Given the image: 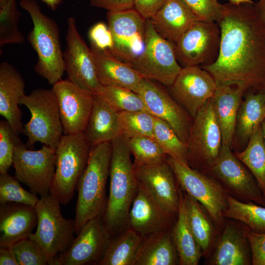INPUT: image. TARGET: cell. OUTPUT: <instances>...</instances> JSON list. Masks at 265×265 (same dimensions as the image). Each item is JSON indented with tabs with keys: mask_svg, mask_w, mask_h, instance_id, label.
<instances>
[{
	"mask_svg": "<svg viewBox=\"0 0 265 265\" xmlns=\"http://www.w3.org/2000/svg\"><path fill=\"white\" fill-rule=\"evenodd\" d=\"M254 4H222L217 22L221 35L217 58L201 67L217 86L237 85L244 94L265 90V25Z\"/></svg>",
	"mask_w": 265,
	"mask_h": 265,
	"instance_id": "cell-1",
	"label": "cell"
},
{
	"mask_svg": "<svg viewBox=\"0 0 265 265\" xmlns=\"http://www.w3.org/2000/svg\"><path fill=\"white\" fill-rule=\"evenodd\" d=\"M111 143L109 194L103 219L112 234L128 228L129 212L138 182L126 139L120 135Z\"/></svg>",
	"mask_w": 265,
	"mask_h": 265,
	"instance_id": "cell-2",
	"label": "cell"
},
{
	"mask_svg": "<svg viewBox=\"0 0 265 265\" xmlns=\"http://www.w3.org/2000/svg\"><path fill=\"white\" fill-rule=\"evenodd\" d=\"M111 142L91 147L87 165L76 187L78 192L75 211V234L89 220L105 212L106 189L109 175Z\"/></svg>",
	"mask_w": 265,
	"mask_h": 265,
	"instance_id": "cell-3",
	"label": "cell"
},
{
	"mask_svg": "<svg viewBox=\"0 0 265 265\" xmlns=\"http://www.w3.org/2000/svg\"><path fill=\"white\" fill-rule=\"evenodd\" d=\"M19 4L29 14L33 23L27 39L37 55L34 70L53 85L61 80L65 72L58 25L41 11L35 0H20Z\"/></svg>",
	"mask_w": 265,
	"mask_h": 265,
	"instance_id": "cell-4",
	"label": "cell"
},
{
	"mask_svg": "<svg viewBox=\"0 0 265 265\" xmlns=\"http://www.w3.org/2000/svg\"><path fill=\"white\" fill-rule=\"evenodd\" d=\"M91 146L84 133L64 134L55 149L56 164L50 194L61 204L73 198L88 160Z\"/></svg>",
	"mask_w": 265,
	"mask_h": 265,
	"instance_id": "cell-5",
	"label": "cell"
},
{
	"mask_svg": "<svg viewBox=\"0 0 265 265\" xmlns=\"http://www.w3.org/2000/svg\"><path fill=\"white\" fill-rule=\"evenodd\" d=\"M20 105L30 112L29 120L25 125L23 133L27 137V148L40 142L55 150L63 136V127L58 104L52 89L38 88L24 95Z\"/></svg>",
	"mask_w": 265,
	"mask_h": 265,
	"instance_id": "cell-6",
	"label": "cell"
},
{
	"mask_svg": "<svg viewBox=\"0 0 265 265\" xmlns=\"http://www.w3.org/2000/svg\"><path fill=\"white\" fill-rule=\"evenodd\" d=\"M60 204L50 193L41 197L35 207L38 220L36 230L28 237L43 249L49 265H55L56 258L67 249L75 234V219L63 216Z\"/></svg>",
	"mask_w": 265,
	"mask_h": 265,
	"instance_id": "cell-7",
	"label": "cell"
},
{
	"mask_svg": "<svg viewBox=\"0 0 265 265\" xmlns=\"http://www.w3.org/2000/svg\"><path fill=\"white\" fill-rule=\"evenodd\" d=\"M128 63L143 78L168 87L182 69L176 58L174 44L161 36L149 19L145 21L143 50L136 59Z\"/></svg>",
	"mask_w": 265,
	"mask_h": 265,
	"instance_id": "cell-8",
	"label": "cell"
},
{
	"mask_svg": "<svg viewBox=\"0 0 265 265\" xmlns=\"http://www.w3.org/2000/svg\"><path fill=\"white\" fill-rule=\"evenodd\" d=\"M166 161L172 168L179 186L200 203L214 223L222 228L228 194L220 183L210 175L170 156H167Z\"/></svg>",
	"mask_w": 265,
	"mask_h": 265,
	"instance_id": "cell-9",
	"label": "cell"
},
{
	"mask_svg": "<svg viewBox=\"0 0 265 265\" xmlns=\"http://www.w3.org/2000/svg\"><path fill=\"white\" fill-rule=\"evenodd\" d=\"M222 144L211 98L193 119L186 143L188 165L201 172L208 171L217 161Z\"/></svg>",
	"mask_w": 265,
	"mask_h": 265,
	"instance_id": "cell-10",
	"label": "cell"
},
{
	"mask_svg": "<svg viewBox=\"0 0 265 265\" xmlns=\"http://www.w3.org/2000/svg\"><path fill=\"white\" fill-rule=\"evenodd\" d=\"M28 148L21 140L15 146L12 164L15 177L32 193L42 197L50 193L55 170V150L44 144L38 150Z\"/></svg>",
	"mask_w": 265,
	"mask_h": 265,
	"instance_id": "cell-11",
	"label": "cell"
},
{
	"mask_svg": "<svg viewBox=\"0 0 265 265\" xmlns=\"http://www.w3.org/2000/svg\"><path fill=\"white\" fill-rule=\"evenodd\" d=\"M220 37L217 22L197 21L174 44L178 63L182 68L212 64L218 55Z\"/></svg>",
	"mask_w": 265,
	"mask_h": 265,
	"instance_id": "cell-12",
	"label": "cell"
},
{
	"mask_svg": "<svg viewBox=\"0 0 265 265\" xmlns=\"http://www.w3.org/2000/svg\"><path fill=\"white\" fill-rule=\"evenodd\" d=\"M242 163L232 148L222 143L217 161L205 173L216 180L227 194L236 199L265 205V199L255 177Z\"/></svg>",
	"mask_w": 265,
	"mask_h": 265,
	"instance_id": "cell-13",
	"label": "cell"
},
{
	"mask_svg": "<svg viewBox=\"0 0 265 265\" xmlns=\"http://www.w3.org/2000/svg\"><path fill=\"white\" fill-rule=\"evenodd\" d=\"M163 86L143 78L137 93L141 97L146 110L155 118L168 123L186 145L193 118Z\"/></svg>",
	"mask_w": 265,
	"mask_h": 265,
	"instance_id": "cell-14",
	"label": "cell"
},
{
	"mask_svg": "<svg viewBox=\"0 0 265 265\" xmlns=\"http://www.w3.org/2000/svg\"><path fill=\"white\" fill-rule=\"evenodd\" d=\"M107 20L113 39L110 53L127 63L136 59L144 47L146 19L132 8L108 11Z\"/></svg>",
	"mask_w": 265,
	"mask_h": 265,
	"instance_id": "cell-15",
	"label": "cell"
},
{
	"mask_svg": "<svg viewBox=\"0 0 265 265\" xmlns=\"http://www.w3.org/2000/svg\"><path fill=\"white\" fill-rule=\"evenodd\" d=\"M103 215L89 220L64 252L56 258L55 265H97L103 258L111 239Z\"/></svg>",
	"mask_w": 265,
	"mask_h": 265,
	"instance_id": "cell-16",
	"label": "cell"
},
{
	"mask_svg": "<svg viewBox=\"0 0 265 265\" xmlns=\"http://www.w3.org/2000/svg\"><path fill=\"white\" fill-rule=\"evenodd\" d=\"M56 98L65 134L83 132L92 109L95 95L70 80H60L52 88Z\"/></svg>",
	"mask_w": 265,
	"mask_h": 265,
	"instance_id": "cell-17",
	"label": "cell"
},
{
	"mask_svg": "<svg viewBox=\"0 0 265 265\" xmlns=\"http://www.w3.org/2000/svg\"><path fill=\"white\" fill-rule=\"evenodd\" d=\"M66 42L63 58L68 79L94 94L102 85L97 76L91 49L79 33L72 17L67 21Z\"/></svg>",
	"mask_w": 265,
	"mask_h": 265,
	"instance_id": "cell-18",
	"label": "cell"
},
{
	"mask_svg": "<svg viewBox=\"0 0 265 265\" xmlns=\"http://www.w3.org/2000/svg\"><path fill=\"white\" fill-rule=\"evenodd\" d=\"M214 78L200 66L182 68L168 87L173 98L193 118L214 95L217 88Z\"/></svg>",
	"mask_w": 265,
	"mask_h": 265,
	"instance_id": "cell-19",
	"label": "cell"
},
{
	"mask_svg": "<svg viewBox=\"0 0 265 265\" xmlns=\"http://www.w3.org/2000/svg\"><path fill=\"white\" fill-rule=\"evenodd\" d=\"M138 182L129 212L128 228L142 237L171 230L177 216L166 212L150 191Z\"/></svg>",
	"mask_w": 265,
	"mask_h": 265,
	"instance_id": "cell-20",
	"label": "cell"
},
{
	"mask_svg": "<svg viewBox=\"0 0 265 265\" xmlns=\"http://www.w3.org/2000/svg\"><path fill=\"white\" fill-rule=\"evenodd\" d=\"M134 169L137 180L150 191L166 212L177 216L180 204L179 186L169 163L165 160Z\"/></svg>",
	"mask_w": 265,
	"mask_h": 265,
	"instance_id": "cell-21",
	"label": "cell"
},
{
	"mask_svg": "<svg viewBox=\"0 0 265 265\" xmlns=\"http://www.w3.org/2000/svg\"><path fill=\"white\" fill-rule=\"evenodd\" d=\"M25 83L20 73L7 62L0 64V114L14 132H23L22 112L19 105L25 95Z\"/></svg>",
	"mask_w": 265,
	"mask_h": 265,
	"instance_id": "cell-22",
	"label": "cell"
},
{
	"mask_svg": "<svg viewBox=\"0 0 265 265\" xmlns=\"http://www.w3.org/2000/svg\"><path fill=\"white\" fill-rule=\"evenodd\" d=\"M90 49L97 76L103 86L121 87L138 93L143 79L138 71L109 52Z\"/></svg>",
	"mask_w": 265,
	"mask_h": 265,
	"instance_id": "cell-23",
	"label": "cell"
},
{
	"mask_svg": "<svg viewBox=\"0 0 265 265\" xmlns=\"http://www.w3.org/2000/svg\"><path fill=\"white\" fill-rule=\"evenodd\" d=\"M34 207L17 203L0 204V247L28 238L37 225Z\"/></svg>",
	"mask_w": 265,
	"mask_h": 265,
	"instance_id": "cell-24",
	"label": "cell"
},
{
	"mask_svg": "<svg viewBox=\"0 0 265 265\" xmlns=\"http://www.w3.org/2000/svg\"><path fill=\"white\" fill-rule=\"evenodd\" d=\"M149 19L156 31L174 44L199 20L183 0H167Z\"/></svg>",
	"mask_w": 265,
	"mask_h": 265,
	"instance_id": "cell-25",
	"label": "cell"
},
{
	"mask_svg": "<svg viewBox=\"0 0 265 265\" xmlns=\"http://www.w3.org/2000/svg\"><path fill=\"white\" fill-rule=\"evenodd\" d=\"M243 89L234 85L217 86L212 98L215 119L220 128L222 143L232 148L237 118L242 98Z\"/></svg>",
	"mask_w": 265,
	"mask_h": 265,
	"instance_id": "cell-26",
	"label": "cell"
},
{
	"mask_svg": "<svg viewBox=\"0 0 265 265\" xmlns=\"http://www.w3.org/2000/svg\"><path fill=\"white\" fill-rule=\"evenodd\" d=\"M252 253L245 229L227 223L210 260L213 265H248Z\"/></svg>",
	"mask_w": 265,
	"mask_h": 265,
	"instance_id": "cell-27",
	"label": "cell"
},
{
	"mask_svg": "<svg viewBox=\"0 0 265 265\" xmlns=\"http://www.w3.org/2000/svg\"><path fill=\"white\" fill-rule=\"evenodd\" d=\"M180 265L171 230L143 237L134 265Z\"/></svg>",
	"mask_w": 265,
	"mask_h": 265,
	"instance_id": "cell-28",
	"label": "cell"
},
{
	"mask_svg": "<svg viewBox=\"0 0 265 265\" xmlns=\"http://www.w3.org/2000/svg\"><path fill=\"white\" fill-rule=\"evenodd\" d=\"M83 133L91 147L111 142L121 135L117 112L95 95L91 112Z\"/></svg>",
	"mask_w": 265,
	"mask_h": 265,
	"instance_id": "cell-29",
	"label": "cell"
},
{
	"mask_svg": "<svg viewBox=\"0 0 265 265\" xmlns=\"http://www.w3.org/2000/svg\"><path fill=\"white\" fill-rule=\"evenodd\" d=\"M241 102L237 115L234 142L242 147L265 119V90L249 92Z\"/></svg>",
	"mask_w": 265,
	"mask_h": 265,
	"instance_id": "cell-30",
	"label": "cell"
},
{
	"mask_svg": "<svg viewBox=\"0 0 265 265\" xmlns=\"http://www.w3.org/2000/svg\"><path fill=\"white\" fill-rule=\"evenodd\" d=\"M179 212L177 220L171 230V234L179 255L180 265H197L203 253L190 229L183 191L179 186Z\"/></svg>",
	"mask_w": 265,
	"mask_h": 265,
	"instance_id": "cell-31",
	"label": "cell"
},
{
	"mask_svg": "<svg viewBox=\"0 0 265 265\" xmlns=\"http://www.w3.org/2000/svg\"><path fill=\"white\" fill-rule=\"evenodd\" d=\"M143 237L127 228L111 239L99 265H134Z\"/></svg>",
	"mask_w": 265,
	"mask_h": 265,
	"instance_id": "cell-32",
	"label": "cell"
},
{
	"mask_svg": "<svg viewBox=\"0 0 265 265\" xmlns=\"http://www.w3.org/2000/svg\"><path fill=\"white\" fill-rule=\"evenodd\" d=\"M183 193L190 229L203 254L207 253L214 234L211 217L200 203L184 191Z\"/></svg>",
	"mask_w": 265,
	"mask_h": 265,
	"instance_id": "cell-33",
	"label": "cell"
},
{
	"mask_svg": "<svg viewBox=\"0 0 265 265\" xmlns=\"http://www.w3.org/2000/svg\"><path fill=\"white\" fill-rule=\"evenodd\" d=\"M234 154L251 171L265 199V145L261 125L252 134L246 147Z\"/></svg>",
	"mask_w": 265,
	"mask_h": 265,
	"instance_id": "cell-34",
	"label": "cell"
},
{
	"mask_svg": "<svg viewBox=\"0 0 265 265\" xmlns=\"http://www.w3.org/2000/svg\"><path fill=\"white\" fill-rule=\"evenodd\" d=\"M224 217L240 221L257 233H265V207L245 202L228 195Z\"/></svg>",
	"mask_w": 265,
	"mask_h": 265,
	"instance_id": "cell-35",
	"label": "cell"
},
{
	"mask_svg": "<svg viewBox=\"0 0 265 265\" xmlns=\"http://www.w3.org/2000/svg\"><path fill=\"white\" fill-rule=\"evenodd\" d=\"M94 95L116 112L147 110L140 95L128 89L102 85Z\"/></svg>",
	"mask_w": 265,
	"mask_h": 265,
	"instance_id": "cell-36",
	"label": "cell"
},
{
	"mask_svg": "<svg viewBox=\"0 0 265 265\" xmlns=\"http://www.w3.org/2000/svg\"><path fill=\"white\" fill-rule=\"evenodd\" d=\"M120 134L126 139L153 136L155 117L147 110L117 112Z\"/></svg>",
	"mask_w": 265,
	"mask_h": 265,
	"instance_id": "cell-37",
	"label": "cell"
},
{
	"mask_svg": "<svg viewBox=\"0 0 265 265\" xmlns=\"http://www.w3.org/2000/svg\"><path fill=\"white\" fill-rule=\"evenodd\" d=\"M152 137L167 156L188 165L186 145L180 139L168 123L155 118Z\"/></svg>",
	"mask_w": 265,
	"mask_h": 265,
	"instance_id": "cell-38",
	"label": "cell"
},
{
	"mask_svg": "<svg viewBox=\"0 0 265 265\" xmlns=\"http://www.w3.org/2000/svg\"><path fill=\"white\" fill-rule=\"evenodd\" d=\"M126 140L134 158V167L166 160L167 155L153 137L139 136Z\"/></svg>",
	"mask_w": 265,
	"mask_h": 265,
	"instance_id": "cell-39",
	"label": "cell"
},
{
	"mask_svg": "<svg viewBox=\"0 0 265 265\" xmlns=\"http://www.w3.org/2000/svg\"><path fill=\"white\" fill-rule=\"evenodd\" d=\"M20 16L16 0H0V46L24 42L18 27Z\"/></svg>",
	"mask_w": 265,
	"mask_h": 265,
	"instance_id": "cell-40",
	"label": "cell"
},
{
	"mask_svg": "<svg viewBox=\"0 0 265 265\" xmlns=\"http://www.w3.org/2000/svg\"><path fill=\"white\" fill-rule=\"evenodd\" d=\"M38 201L36 195L23 188L16 177L7 172L0 173V204L17 203L35 208Z\"/></svg>",
	"mask_w": 265,
	"mask_h": 265,
	"instance_id": "cell-41",
	"label": "cell"
},
{
	"mask_svg": "<svg viewBox=\"0 0 265 265\" xmlns=\"http://www.w3.org/2000/svg\"><path fill=\"white\" fill-rule=\"evenodd\" d=\"M10 247L18 265H49L43 249L38 243L28 237L19 240Z\"/></svg>",
	"mask_w": 265,
	"mask_h": 265,
	"instance_id": "cell-42",
	"label": "cell"
},
{
	"mask_svg": "<svg viewBox=\"0 0 265 265\" xmlns=\"http://www.w3.org/2000/svg\"><path fill=\"white\" fill-rule=\"evenodd\" d=\"M6 120L0 121V173L7 172L13 164L16 145L21 141Z\"/></svg>",
	"mask_w": 265,
	"mask_h": 265,
	"instance_id": "cell-43",
	"label": "cell"
},
{
	"mask_svg": "<svg viewBox=\"0 0 265 265\" xmlns=\"http://www.w3.org/2000/svg\"><path fill=\"white\" fill-rule=\"evenodd\" d=\"M198 19L217 22L222 12V4L217 0H183Z\"/></svg>",
	"mask_w": 265,
	"mask_h": 265,
	"instance_id": "cell-44",
	"label": "cell"
},
{
	"mask_svg": "<svg viewBox=\"0 0 265 265\" xmlns=\"http://www.w3.org/2000/svg\"><path fill=\"white\" fill-rule=\"evenodd\" d=\"M92 48L102 52L110 53L113 47L112 33L108 26L100 22L91 27L88 32Z\"/></svg>",
	"mask_w": 265,
	"mask_h": 265,
	"instance_id": "cell-45",
	"label": "cell"
},
{
	"mask_svg": "<svg viewBox=\"0 0 265 265\" xmlns=\"http://www.w3.org/2000/svg\"><path fill=\"white\" fill-rule=\"evenodd\" d=\"M252 253V264L265 265V233H257L245 228Z\"/></svg>",
	"mask_w": 265,
	"mask_h": 265,
	"instance_id": "cell-46",
	"label": "cell"
},
{
	"mask_svg": "<svg viewBox=\"0 0 265 265\" xmlns=\"http://www.w3.org/2000/svg\"><path fill=\"white\" fill-rule=\"evenodd\" d=\"M167 0H134V8L145 19L152 17Z\"/></svg>",
	"mask_w": 265,
	"mask_h": 265,
	"instance_id": "cell-47",
	"label": "cell"
},
{
	"mask_svg": "<svg viewBox=\"0 0 265 265\" xmlns=\"http://www.w3.org/2000/svg\"><path fill=\"white\" fill-rule=\"evenodd\" d=\"M91 5L108 11H119L133 8L134 0H90Z\"/></svg>",
	"mask_w": 265,
	"mask_h": 265,
	"instance_id": "cell-48",
	"label": "cell"
},
{
	"mask_svg": "<svg viewBox=\"0 0 265 265\" xmlns=\"http://www.w3.org/2000/svg\"><path fill=\"white\" fill-rule=\"evenodd\" d=\"M0 265H18L10 247H0Z\"/></svg>",
	"mask_w": 265,
	"mask_h": 265,
	"instance_id": "cell-49",
	"label": "cell"
},
{
	"mask_svg": "<svg viewBox=\"0 0 265 265\" xmlns=\"http://www.w3.org/2000/svg\"><path fill=\"white\" fill-rule=\"evenodd\" d=\"M254 5L258 14L265 25V0H259Z\"/></svg>",
	"mask_w": 265,
	"mask_h": 265,
	"instance_id": "cell-50",
	"label": "cell"
},
{
	"mask_svg": "<svg viewBox=\"0 0 265 265\" xmlns=\"http://www.w3.org/2000/svg\"><path fill=\"white\" fill-rule=\"evenodd\" d=\"M52 10H55L61 2V0H42Z\"/></svg>",
	"mask_w": 265,
	"mask_h": 265,
	"instance_id": "cell-51",
	"label": "cell"
},
{
	"mask_svg": "<svg viewBox=\"0 0 265 265\" xmlns=\"http://www.w3.org/2000/svg\"><path fill=\"white\" fill-rule=\"evenodd\" d=\"M229 1L230 3L236 5H239L245 3H255V2L252 0H229Z\"/></svg>",
	"mask_w": 265,
	"mask_h": 265,
	"instance_id": "cell-52",
	"label": "cell"
},
{
	"mask_svg": "<svg viewBox=\"0 0 265 265\" xmlns=\"http://www.w3.org/2000/svg\"><path fill=\"white\" fill-rule=\"evenodd\" d=\"M261 125L262 130L264 141L265 145V119H264L262 122Z\"/></svg>",
	"mask_w": 265,
	"mask_h": 265,
	"instance_id": "cell-53",
	"label": "cell"
}]
</instances>
